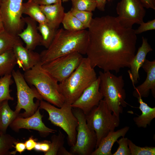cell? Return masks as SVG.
I'll return each instance as SVG.
<instances>
[{"label": "cell", "instance_id": "obj_33", "mask_svg": "<svg viewBox=\"0 0 155 155\" xmlns=\"http://www.w3.org/2000/svg\"><path fill=\"white\" fill-rule=\"evenodd\" d=\"M69 11L85 26L86 28L89 27L93 18V14L92 12L79 10L72 8Z\"/></svg>", "mask_w": 155, "mask_h": 155}, {"label": "cell", "instance_id": "obj_4", "mask_svg": "<svg viewBox=\"0 0 155 155\" xmlns=\"http://www.w3.org/2000/svg\"><path fill=\"white\" fill-rule=\"evenodd\" d=\"M42 65L40 62L25 71L24 77L28 84L36 88L43 100L61 107L65 101L59 92L58 82L43 69Z\"/></svg>", "mask_w": 155, "mask_h": 155}, {"label": "cell", "instance_id": "obj_43", "mask_svg": "<svg viewBox=\"0 0 155 155\" xmlns=\"http://www.w3.org/2000/svg\"><path fill=\"white\" fill-rule=\"evenodd\" d=\"M5 30L2 16L0 11V32Z\"/></svg>", "mask_w": 155, "mask_h": 155}, {"label": "cell", "instance_id": "obj_41", "mask_svg": "<svg viewBox=\"0 0 155 155\" xmlns=\"http://www.w3.org/2000/svg\"><path fill=\"white\" fill-rule=\"evenodd\" d=\"M95 1L96 3V8L100 11H104L106 0H95Z\"/></svg>", "mask_w": 155, "mask_h": 155}, {"label": "cell", "instance_id": "obj_22", "mask_svg": "<svg viewBox=\"0 0 155 155\" xmlns=\"http://www.w3.org/2000/svg\"><path fill=\"white\" fill-rule=\"evenodd\" d=\"M8 101L0 102V134L6 133L8 127L20 114L11 109Z\"/></svg>", "mask_w": 155, "mask_h": 155}, {"label": "cell", "instance_id": "obj_34", "mask_svg": "<svg viewBox=\"0 0 155 155\" xmlns=\"http://www.w3.org/2000/svg\"><path fill=\"white\" fill-rule=\"evenodd\" d=\"M128 138L122 137L116 141L119 147L116 151L112 155H131L130 150L128 147Z\"/></svg>", "mask_w": 155, "mask_h": 155}, {"label": "cell", "instance_id": "obj_7", "mask_svg": "<svg viewBox=\"0 0 155 155\" xmlns=\"http://www.w3.org/2000/svg\"><path fill=\"white\" fill-rule=\"evenodd\" d=\"M86 118L88 126L96 135L95 149L101 140L120 124V119L113 113L103 99L86 115Z\"/></svg>", "mask_w": 155, "mask_h": 155}, {"label": "cell", "instance_id": "obj_30", "mask_svg": "<svg viewBox=\"0 0 155 155\" xmlns=\"http://www.w3.org/2000/svg\"><path fill=\"white\" fill-rule=\"evenodd\" d=\"M64 139V135L60 131L57 135H53L51 137L49 150L44 154L57 155L59 149L63 146Z\"/></svg>", "mask_w": 155, "mask_h": 155}, {"label": "cell", "instance_id": "obj_10", "mask_svg": "<svg viewBox=\"0 0 155 155\" xmlns=\"http://www.w3.org/2000/svg\"><path fill=\"white\" fill-rule=\"evenodd\" d=\"M83 58L82 55L74 52L42 64V66L44 70L60 83L74 71Z\"/></svg>", "mask_w": 155, "mask_h": 155}, {"label": "cell", "instance_id": "obj_13", "mask_svg": "<svg viewBox=\"0 0 155 155\" xmlns=\"http://www.w3.org/2000/svg\"><path fill=\"white\" fill-rule=\"evenodd\" d=\"M39 107L31 116L24 117L20 115L17 117L9 125L11 129L18 132L21 129H31L39 132L41 136L45 137L51 133H55L57 130L49 128L42 121L43 117L40 112Z\"/></svg>", "mask_w": 155, "mask_h": 155}, {"label": "cell", "instance_id": "obj_6", "mask_svg": "<svg viewBox=\"0 0 155 155\" xmlns=\"http://www.w3.org/2000/svg\"><path fill=\"white\" fill-rule=\"evenodd\" d=\"M39 107L47 112L48 120L52 124L61 128L67 133L69 145H74L78 123L71 104L64 102L61 107H58L42 100L40 101Z\"/></svg>", "mask_w": 155, "mask_h": 155}, {"label": "cell", "instance_id": "obj_18", "mask_svg": "<svg viewBox=\"0 0 155 155\" xmlns=\"http://www.w3.org/2000/svg\"><path fill=\"white\" fill-rule=\"evenodd\" d=\"M142 43L133 58L130 64V70L128 71L132 83L134 84L140 79L139 70L146 60L147 54L153 49L147 38L142 36Z\"/></svg>", "mask_w": 155, "mask_h": 155}, {"label": "cell", "instance_id": "obj_24", "mask_svg": "<svg viewBox=\"0 0 155 155\" xmlns=\"http://www.w3.org/2000/svg\"><path fill=\"white\" fill-rule=\"evenodd\" d=\"M16 65L13 49L0 55V77L11 74Z\"/></svg>", "mask_w": 155, "mask_h": 155}, {"label": "cell", "instance_id": "obj_45", "mask_svg": "<svg viewBox=\"0 0 155 155\" xmlns=\"http://www.w3.org/2000/svg\"><path fill=\"white\" fill-rule=\"evenodd\" d=\"M1 3L3 2L5 0H1Z\"/></svg>", "mask_w": 155, "mask_h": 155}, {"label": "cell", "instance_id": "obj_15", "mask_svg": "<svg viewBox=\"0 0 155 155\" xmlns=\"http://www.w3.org/2000/svg\"><path fill=\"white\" fill-rule=\"evenodd\" d=\"M142 67L146 72L147 77L145 81L141 84L135 87L133 83L134 90L133 95L137 98L147 97L150 91L153 96L155 98V60L150 61L146 59Z\"/></svg>", "mask_w": 155, "mask_h": 155}, {"label": "cell", "instance_id": "obj_3", "mask_svg": "<svg viewBox=\"0 0 155 155\" xmlns=\"http://www.w3.org/2000/svg\"><path fill=\"white\" fill-rule=\"evenodd\" d=\"M97 78L89 59L87 57H83L74 71L59 84V91L65 102L71 105Z\"/></svg>", "mask_w": 155, "mask_h": 155}, {"label": "cell", "instance_id": "obj_9", "mask_svg": "<svg viewBox=\"0 0 155 155\" xmlns=\"http://www.w3.org/2000/svg\"><path fill=\"white\" fill-rule=\"evenodd\" d=\"M73 112L78 121L75 144L71 146L70 152L73 155H91L95 149L97 138L95 132L88 126L86 115L81 110L73 108Z\"/></svg>", "mask_w": 155, "mask_h": 155}, {"label": "cell", "instance_id": "obj_23", "mask_svg": "<svg viewBox=\"0 0 155 155\" xmlns=\"http://www.w3.org/2000/svg\"><path fill=\"white\" fill-rule=\"evenodd\" d=\"M22 14L28 15L39 24L47 23L46 17L41 10L40 5L33 0H28L23 3L22 6Z\"/></svg>", "mask_w": 155, "mask_h": 155}, {"label": "cell", "instance_id": "obj_21", "mask_svg": "<svg viewBox=\"0 0 155 155\" xmlns=\"http://www.w3.org/2000/svg\"><path fill=\"white\" fill-rule=\"evenodd\" d=\"M140 104L138 108L142 112L141 115H137L133 120L137 126L139 128H146L150 125L152 120L155 118V107L149 106L144 102L140 96L137 98Z\"/></svg>", "mask_w": 155, "mask_h": 155}, {"label": "cell", "instance_id": "obj_42", "mask_svg": "<svg viewBox=\"0 0 155 155\" xmlns=\"http://www.w3.org/2000/svg\"><path fill=\"white\" fill-rule=\"evenodd\" d=\"M57 155H73L70 151L68 152L63 146L59 150Z\"/></svg>", "mask_w": 155, "mask_h": 155}, {"label": "cell", "instance_id": "obj_12", "mask_svg": "<svg viewBox=\"0 0 155 155\" xmlns=\"http://www.w3.org/2000/svg\"><path fill=\"white\" fill-rule=\"evenodd\" d=\"M140 0H121L117 5L116 17L120 24L127 28H132L135 24L144 22L146 11Z\"/></svg>", "mask_w": 155, "mask_h": 155}, {"label": "cell", "instance_id": "obj_46", "mask_svg": "<svg viewBox=\"0 0 155 155\" xmlns=\"http://www.w3.org/2000/svg\"><path fill=\"white\" fill-rule=\"evenodd\" d=\"M1 0H0V6H1Z\"/></svg>", "mask_w": 155, "mask_h": 155}, {"label": "cell", "instance_id": "obj_14", "mask_svg": "<svg viewBox=\"0 0 155 155\" xmlns=\"http://www.w3.org/2000/svg\"><path fill=\"white\" fill-rule=\"evenodd\" d=\"M100 79H97L84 91L80 96L71 105L72 108L81 110L86 115L103 99L99 90Z\"/></svg>", "mask_w": 155, "mask_h": 155}, {"label": "cell", "instance_id": "obj_27", "mask_svg": "<svg viewBox=\"0 0 155 155\" xmlns=\"http://www.w3.org/2000/svg\"><path fill=\"white\" fill-rule=\"evenodd\" d=\"M64 29L71 31H78L85 30V26L69 11L65 13L62 21Z\"/></svg>", "mask_w": 155, "mask_h": 155}, {"label": "cell", "instance_id": "obj_40", "mask_svg": "<svg viewBox=\"0 0 155 155\" xmlns=\"http://www.w3.org/2000/svg\"><path fill=\"white\" fill-rule=\"evenodd\" d=\"M50 141L44 140L40 142V151L44 153L47 152L50 148Z\"/></svg>", "mask_w": 155, "mask_h": 155}, {"label": "cell", "instance_id": "obj_44", "mask_svg": "<svg viewBox=\"0 0 155 155\" xmlns=\"http://www.w3.org/2000/svg\"><path fill=\"white\" fill-rule=\"evenodd\" d=\"M34 149L37 151H40V142L36 143Z\"/></svg>", "mask_w": 155, "mask_h": 155}, {"label": "cell", "instance_id": "obj_11", "mask_svg": "<svg viewBox=\"0 0 155 155\" xmlns=\"http://www.w3.org/2000/svg\"><path fill=\"white\" fill-rule=\"evenodd\" d=\"M23 0H5L0 11L5 30L17 35L24 29L25 24L22 16Z\"/></svg>", "mask_w": 155, "mask_h": 155}, {"label": "cell", "instance_id": "obj_29", "mask_svg": "<svg viewBox=\"0 0 155 155\" xmlns=\"http://www.w3.org/2000/svg\"><path fill=\"white\" fill-rule=\"evenodd\" d=\"M16 139L10 135L0 134V155H10V150L14 147Z\"/></svg>", "mask_w": 155, "mask_h": 155}, {"label": "cell", "instance_id": "obj_39", "mask_svg": "<svg viewBox=\"0 0 155 155\" xmlns=\"http://www.w3.org/2000/svg\"><path fill=\"white\" fill-rule=\"evenodd\" d=\"M140 1L145 8L155 10V0H140Z\"/></svg>", "mask_w": 155, "mask_h": 155}, {"label": "cell", "instance_id": "obj_16", "mask_svg": "<svg viewBox=\"0 0 155 155\" xmlns=\"http://www.w3.org/2000/svg\"><path fill=\"white\" fill-rule=\"evenodd\" d=\"M23 42L16 44L13 49L16 64L24 72L41 62L40 54L24 47Z\"/></svg>", "mask_w": 155, "mask_h": 155}, {"label": "cell", "instance_id": "obj_1", "mask_svg": "<svg viewBox=\"0 0 155 155\" xmlns=\"http://www.w3.org/2000/svg\"><path fill=\"white\" fill-rule=\"evenodd\" d=\"M88 28L86 54L92 68L116 73L121 68H129L135 54V30L123 27L116 17L108 15L93 18Z\"/></svg>", "mask_w": 155, "mask_h": 155}, {"label": "cell", "instance_id": "obj_25", "mask_svg": "<svg viewBox=\"0 0 155 155\" xmlns=\"http://www.w3.org/2000/svg\"><path fill=\"white\" fill-rule=\"evenodd\" d=\"M23 42L17 35L4 30L0 32V55L12 49L17 44Z\"/></svg>", "mask_w": 155, "mask_h": 155}, {"label": "cell", "instance_id": "obj_26", "mask_svg": "<svg viewBox=\"0 0 155 155\" xmlns=\"http://www.w3.org/2000/svg\"><path fill=\"white\" fill-rule=\"evenodd\" d=\"M37 28L42 37L40 45L47 49L53 41L57 30L52 28L47 23L39 24Z\"/></svg>", "mask_w": 155, "mask_h": 155}, {"label": "cell", "instance_id": "obj_20", "mask_svg": "<svg viewBox=\"0 0 155 155\" xmlns=\"http://www.w3.org/2000/svg\"><path fill=\"white\" fill-rule=\"evenodd\" d=\"M40 7L46 17L48 24L57 30L62 23L65 13L62 2L40 5Z\"/></svg>", "mask_w": 155, "mask_h": 155}, {"label": "cell", "instance_id": "obj_28", "mask_svg": "<svg viewBox=\"0 0 155 155\" xmlns=\"http://www.w3.org/2000/svg\"><path fill=\"white\" fill-rule=\"evenodd\" d=\"M11 74L0 78V102L5 100H13L14 98L10 94V86L14 82Z\"/></svg>", "mask_w": 155, "mask_h": 155}, {"label": "cell", "instance_id": "obj_31", "mask_svg": "<svg viewBox=\"0 0 155 155\" xmlns=\"http://www.w3.org/2000/svg\"><path fill=\"white\" fill-rule=\"evenodd\" d=\"M72 3L71 8L82 11L92 12L96 8L95 0H68Z\"/></svg>", "mask_w": 155, "mask_h": 155}, {"label": "cell", "instance_id": "obj_5", "mask_svg": "<svg viewBox=\"0 0 155 155\" xmlns=\"http://www.w3.org/2000/svg\"><path fill=\"white\" fill-rule=\"evenodd\" d=\"M99 90L106 102L113 113L118 118L123 112V107L127 104L125 101L126 94L122 75L115 76L110 71H100Z\"/></svg>", "mask_w": 155, "mask_h": 155}, {"label": "cell", "instance_id": "obj_2", "mask_svg": "<svg viewBox=\"0 0 155 155\" xmlns=\"http://www.w3.org/2000/svg\"><path fill=\"white\" fill-rule=\"evenodd\" d=\"M88 40V31L57 30L49 46L40 54L42 64L72 53L86 54Z\"/></svg>", "mask_w": 155, "mask_h": 155}, {"label": "cell", "instance_id": "obj_8", "mask_svg": "<svg viewBox=\"0 0 155 155\" xmlns=\"http://www.w3.org/2000/svg\"><path fill=\"white\" fill-rule=\"evenodd\" d=\"M11 75L17 90V101L15 111L19 113L21 109H24L25 111L20 115L24 117H29L39 107L40 101L43 99L34 87L28 85L20 71L14 69Z\"/></svg>", "mask_w": 155, "mask_h": 155}, {"label": "cell", "instance_id": "obj_36", "mask_svg": "<svg viewBox=\"0 0 155 155\" xmlns=\"http://www.w3.org/2000/svg\"><path fill=\"white\" fill-rule=\"evenodd\" d=\"M36 3L40 5H46L62 2V0H33ZM68 0H62L65 2Z\"/></svg>", "mask_w": 155, "mask_h": 155}, {"label": "cell", "instance_id": "obj_38", "mask_svg": "<svg viewBox=\"0 0 155 155\" xmlns=\"http://www.w3.org/2000/svg\"><path fill=\"white\" fill-rule=\"evenodd\" d=\"M36 143V139H34L32 136H31L24 143L26 149L29 151L34 149Z\"/></svg>", "mask_w": 155, "mask_h": 155}, {"label": "cell", "instance_id": "obj_17", "mask_svg": "<svg viewBox=\"0 0 155 155\" xmlns=\"http://www.w3.org/2000/svg\"><path fill=\"white\" fill-rule=\"evenodd\" d=\"M27 27L18 36L25 42L26 47L33 51L36 47L40 45L42 37L38 32L37 22L29 17H23Z\"/></svg>", "mask_w": 155, "mask_h": 155}, {"label": "cell", "instance_id": "obj_37", "mask_svg": "<svg viewBox=\"0 0 155 155\" xmlns=\"http://www.w3.org/2000/svg\"><path fill=\"white\" fill-rule=\"evenodd\" d=\"M15 145V146H14V147L15 148L16 150L11 152V154L15 155L17 152H19L21 154L26 149V146L24 143L20 142H18L16 141Z\"/></svg>", "mask_w": 155, "mask_h": 155}, {"label": "cell", "instance_id": "obj_32", "mask_svg": "<svg viewBox=\"0 0 155 155\" xmlns=\"http://www.w3.org/2000/svg\"><path fill=\"white\" fill-rule=\"evenodd\" d=\"M128 147L131 155H154L155 147L146 146L141 147L136 146L130 140L128 139Z\"/></svg>", "mask_w": 155, "mask_h": 155}, {"label": "cell", "instance_id": "obj_35", "mask_svg": "<svg viewBox=\"0 0 155 155\" xmlns=\"http://www.w3.org/2000/svg\"><path fill=\"white\" fill-rule=\"evenodd\" d=\"M139 27L135 30L136 34H139L148 31L155 29V19L146 22H144L140 24Z\"/></svg>", "mask_w": 155, "mask_h": 155}, {"label": "cell", "instance_id": "obj_19", "mask_svg": "<svg viewBox=\"0 0 155 155\" xmlns=\"http://www.w3.org/2000/svg\"><path fill=\"white\" fill-rule=\"evenodd\" d=\"M129 129L125 126L117 130L110 132L100 141L91 155H112L111 149L115 142L120 137H124Z\"/></svg>", "mask_w": 155, "mask_h": 155}]
</instances>
